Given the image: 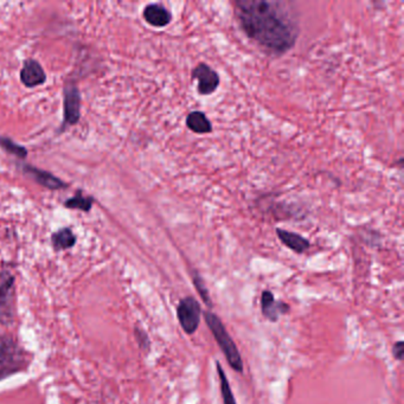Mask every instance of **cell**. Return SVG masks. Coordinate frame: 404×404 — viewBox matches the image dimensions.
Returning <instances> with one entry per match:
<instances>
[{
	"instance_id": "obj_1",
	"label": "cell",
	"mask_w": 404,
	"mask_h": 404,
	"mask_svg": "<svg viewBox=\"0 0 404 404\" xmlns=\"http://www.w3.org/2000/svg\"><path fill=\"white\" fill-rule=\"evenodd\" d=\"M233 5L242 30L269 54H285L296 44L299 29L289 3L238 0Z\"/></svg>"
},
{
	"instance_id": "obj_2",
	"label": "cell",
	"mask_w": 404,
	"mask_h": 404,
	"mask_svg": "<svg viewBox=\"0 0 404 404\" xmlns=\"http://www.w3.org/2000/svg\"><path fill=\"white\" fill-rule=\"evenodd\" d=\"M204 318L210 332L213 334L215 340L221 347L222 352L224 354L230 367L238 374H242L243 372V360H242L241 354L238 351L236 343L233 342V338L230 337V334L225 329L221 318L210 311L204 312Z\"/></svg>"
},
{
	"instance_id": "obj_3",
	"label": "cell",
	"mask_w": 404,
	"mask_h": 404,
	"mask_svg": "<svg viewBox=\"0 0 404 404\" xmlns=\"http://www.w3.org/2000/svg\"><path fill=\"white\" fill-rule=\"evenodd\" d=\"M29 364V354L12 338L0 336V381L23 371Z\"/></svg>"
},
{
	"instance_id": "obj_4",
	"label": "cell",
	"mask_w": 404,
	"mask_h": 404,
	"mask_svg": "<svg viewBox=\"0 0 404 404\" xmlns=\"http://www.w3.org/2000/svg\"><path fill=\"white\" fill-rule=\"evenodd\" d=\"M15 276L9 271H0V324L11 325L15 318Z\"/></svg>"
},
{
	"instance_id": "obj_5",
	"label": "cell",
	"mask_w": 404,
	"mask_h": 404,
	"mask_svg": "<svg viewBox=\"0 0 404 404\" xmlns=\"http://www.w3.org/2000/svg\"><path fill=\"white\" fill-rule=\"evenodd\" d=\"M177 318L185 334L189 336L196 332L200 327L202 307L193 296H186L177 306Z\"/></svg>"
},
{
	"instance_id": "obj_6",
	"label": "cell",
	"mask_w": 404,
	"mask_h": 404,
	"mask_svg": "<svg viewBox=\"0 0 404 404\" xmlns=\"http://www.w3.org/2000/svg\"><path fill=\"white\" fill-rule=\"evenodd\" d=\"M192 79L198 81L197 90L200 95H210L220 86V76L205 63H200L192 70Z\"/></svg>"
},
{
	"instance_id": "obj_7",
	"label": "cell",
	"mask_w": 404,
	"mask_h": 404,
	"mask_svg": "<svg viewBox=\"0 0 404 404\" xmlns=\"http://www.w3.org/2000/svg\"><path fill=\"white\" fill-rule=\"evenodd\" d=\"M64 124L74 126L79 122L81 110V95L75 84H67L64 88Z\"/></svg>"
},
{
	"instance_id": "obj_8",
	"label": "cell",
	"mask_w": 404,
	"mask_h": 404,
	"mask_svg": "<svg viewBox=\"0 0 404 404\" xmlns=\"http://www.w3.org/2000/svg\"><path fill=\"white\" fill-rule=\"evenodd\" d=\"M289 311H291L289 305L284 301L276 300V296L271 291H263L261 294V312L263 317L271 323H276L281 316L287 314Z\"/></svg>"
},
{
	"instance_id": "obj_9",
	"label": "cell",
	"mask_w": 404,
	"mask_h": 404,
	"mask_svg": "<svg viewBox=\"0 0 404 404\" xmlns=\"http://www.w3.org/2000/svg\"><path fill=\"white\" fill-rule=\"evenodd\" d=\"M21 81L28 88L42 86L46 81V75L42 66L36 59H28L21 70Z\"/></svg>"
},
{
	"instance_id": "obj_10",
	"label": "cell",
	"mask_w": 404,
	"mask_h": 404,
	"mask_svg": "<svg viewBox=\"0 0 404 404\" xmlns=\"http://www.w3.org/2000/svg\"><path fill=\"white\" fill-rule=\"evenodd\" d=\"M23 172L46 189L59 190V189H66L68 186L67 184L63 183L62 180L55 177L54 175H51L44 170H39L37 167L31 166V165H24Z\"/></svg>"
},
{
	"instance_id": "obj_11",
	"label": "cell",
	"mask_w": 404,
	"mask_h": 404,
	"mask_svg": "<svg viewBox=\"0 0 404 404\" xmlns=\"http://www.w3.org/2000/svg\"><path fill=\"white\" fill-rule=\"evenodd\" d=\"M144 18L150 26L164 28L171 23L172 15L163 5L151 4L144 10Z\"/></svg>"
},
{
	"instance_id": "obj_12",
	"label": "cell",
	"mask_w": 404,
	"mask_h": 404,
	"mask_svg": "<svg viewBox=\"0 0 404 404\" xmlns=\"http://www.w3.org/2000/svg\"><path fill=\"white\" fill-rule=\"evenodd\" d=\"M276 233H278L280 241L282 242L285 246L288 247L289 249L296 251L298 254H302L311 246L309 240H306L298 233H291V231L284 229L276 230Z\"/></svg>"
},
{
	"instance_id": "obj_13",
	"label": "cell",
	"mask_w": 404,
	"mask_h": 404,
	"mask_svg": "<svg viewBox=\"0 0 404 404\" xmlns=\"http://www.w3.org/2000/svg\"><path fill=\"white\" fill-rule=\"evenodd\" d=\"M189 129L197 134L211 133L213 125L203 112H191L186 117Z\"/></svg>"
},
{
	"instance_id": "obj_14",
	"label": "cell",
	"mask_w": 404,
	"mask_h": 404,
	"mask_svg": "<svg viewBox=\"0 0 404 404\" xmlns=\"http://www.w3.org/2000/svg\"><path fill=\"white\" fill-rule=\"evenodd\" d=\"M51 243H52L55 250L61 251V250L69 249V248L75 246V233H73L70 228H63V229L52 233Z\"/></svg>"
},
{
	"instance_id": "obj_15",
	"label": "cell",
	"mask_w": 404,
	"mask_h": 404,
	"mask_svg": "<svg viewBox=\"0 0 404 404\" xmlns=\"http://www.w3.org/2000/svg\"><path fill=\"white\" fill-rule=\"evenodd\" d=\"M216 367L218 377H220V387H221L223 404H238L236 403V400H235L231 387H230L229 381H228L227 375H225V371L222 367L221 363L217 362Z\"/></svg>"
},
{
	"instance_id": "obj_16",
	"label": "cell",
	"mask_w": 404,
	"mask_h": 404,
	"mask_svg": "<svg viewBox=\"0 0 404 404\" xmlns=\"http://www.w3.org/2000/svg\"><path fill=\"white\" fill-rule=\"evenodd\" d=\"M93 200L92 197H84L82 196V191L76 192V195L74 197H71L70 200H68L64 205L69 209H76V210H81L84 213H89L90 209H92Z\"/></svg>"
},
{
	"instance_id": "obj_17",
	"label": "cell",
	"mask_w": 404,
	"mask_h": 404,
	"mask_svg": "<svg viewBox=\"0 0 404 404\" xmlns=\"http://www.w3.org/2000/svg\"><path fill=\"white\" fill-rule=\"evenodd\" d=\"M0 146L3 147L10 155H16L18 158L26 159L28 157V150L26 147L18 145L16 142L9 138L0 137Z\"/></svg>"
},
{
	"instance_id": "obj_18",
	"label": "cell",
	"mask_w": 404,
	"mask_h": 404,
	"mask_svg": "<svg viewBox=\"0 0 404 404\" xmlns=\"http://www.w3.org/2000/svg\"><path fill=\"white\" fill-rule=\"evenodd\" d=\"M192 281H193V285H195L197 292H198L200 298H202V300L204 301L205 305L208 306L209 309H213V301H211V298H210V294H209L208 288L205 286L204 280L202 279L197 273H195L193 276H192Z\"/></svg>"
},
{
	"instance_id": "obj_19",
	"label": "cell",
	"mask_w": 404,
	"mask_h": 404,
	"mask_svg": "<svg viewBox=\"0 0 404 404\" xmlns=\"http://www.w3.org/2000/svg\"><path fill=\"white\" fill-rule=\"evenodd\" d=\"M135 337H137L139 346H140L142 349H144V350L150 349V339H148V336H147L145 331H142V329H135Z\"/></svg>"
},
{
	"instance_id": "obj_20",
	"label": "cell",
	"mask_w": 404,
	"mask_h": 404,
	"mask_svg": "<svg viewBox=\"0 0 404 404\" xmlns=\"http://www.w3.org/2000/svg\"><path fill=\"white\" fill-rule=\"evenodd\" d=\"M404 354V343L402 340L395 343V345L392 346V356L394 358L397 360H402Z\"/></svg>"
}]
</instances>
